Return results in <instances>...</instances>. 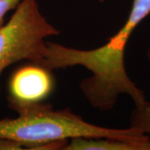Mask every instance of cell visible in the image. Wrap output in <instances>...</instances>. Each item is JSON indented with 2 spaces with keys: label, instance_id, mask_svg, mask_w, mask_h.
Returning a JSON list of instances; mask_svg holds the SVG:
<instances>
[{
  "label": "cell",
  "instance_id": "cell-1",
  "mask_svg": "<svg viewBox=\"0 0 150 150\" xmlns=\"http://www.w3.org/2000/svg\"><path fill=\"white\" fill-rule=\"evenodd\" d=\"M149 15L150 0H134L123 26L103 45L82 50L47 42L46 52L39 65L52 71L74 66L90 71L91 76L83 79L79 87L94 108L110 110L123 94L130 97L134 105H139L146 98L128 75L124 55L133 33Z\"/></svg>",
  "mask_w": 150,
  "mask_h": 150
},
{
  "label": "cell",
  "instance_id": "cell-2",
  "mask_svg": "<svg viewBox=\"0 0 150 150\" xmlns=\"http://www.w3.org/2000/svg\"><path fill=\"white\" fill-rule=\"evenodd\" d=\"M15 118L0 119V139L16 141L23 149L64 150L74 138H112L145 142L150 137L129 126L110 129L86 122L69 108L54 110L52 105L37 103L19 108Z\"/></svg>",
  "mask_w": 150,
  "mask_h": 150
},
{
  "label": "cell",
  "instance_id": "cell-3",
  "mask_svg": "<svg viewBox=\"0 0 150 150\" xmlns=\"http://www.w3.org/2000/svg\"><path fill=\"white\" fill-rule=\"evenodd\" d=\"M59 33L41 13L37 0H21L9 20L0 26V78L8 67L22 60L39 64L47 48L45 39Z\"/></svg>",
  "mask_w": 150,
  "mask_h": 150
},
{
  "label": "cell",
  "instance_id": "cell-4",
  "mask_svg": "<svg viewBox=\"0 0 150 150\" xmlns=\"http://www.w3.org/2000/svg\"><path fill=\"white\" fill-rule=\"evenodd\" d=\"M52 70L30 63L18 68L8 81V108L15 111L19 108L43 102L54 87Z\"/></svg>",
  "mask_w": 150,
  "mask_h": 150
},
{
  "label": "cell",
  "instance_id": "cell-5",
  "mask_svg": "<svg viewBox=\"0 0 150 150\" xmlns=\"http://www.w3.org/2000/svg\"><path fill=\"white\" fill-rule=\"evenodd\" d=\"M64 150H150V140L129 141L112 138H74Z\"/></svg>",
  "mask_w": 150,
  "mask_h": 150
},
{
  "label": "cell",
  "instance_id": "cell-6",
  "mask_svg": "<svg viewBox=\"0 0 150 150\" xmlns=\"http://www.w3.org/2000/svg\"><path fill=\"white\" fill-rule=\"evenodd\" d=\"M146 56L150 65V46ZM130 127L150 137V101L146 99L139 105H134L130 115Z\"/></svg>",
  "mask_w": 150,
  "mask_h": 150
},
{
  "label": "cell",
  "instance_id": "cell-7",
  "mask_svg": "<svg viewBox=\"0 0 150 150\" xmlns=\"http://www.w3.org/2000/svg\"><path fill=\"white\" fill-rule=\"evenodd\" d=\"M21 0H0V26L5 22L6 14L11 10H14Z\"/></svg>",
  "mask_w": 150,
  "mask_h": 150
}]
</instances>
